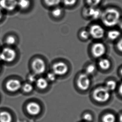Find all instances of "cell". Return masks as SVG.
<instances>
[{
    "label": "cell",
    "mask_w": 122,
    "mask_h": 122,
    "mask_svg": "<svg viewBox=\"0 0 122 122\" xmlns=\"http://www.w3.org/2000/svg\"><path fill=\"white\" fill-rule=\"evenodd\" d=\"M115 121L116 117L113 114H106L102 117L103 122H115Z\"/></svg>",
    "instance_id": "d6986e66"
},
{
    "label": "cell",
    "mask_w": 122,
    "mask_h": 122,
    "mask_svg": "<svg viewBox=\"0 0 122 122\" xmlns=\"http://www.w3.org/2000/svg\"><path fill=\"white\" fill-rule=\"evenodd\" d=\"M80 35L81 37L84 39H88V38L90 36L89 30H83L81 31L80 34Z\"/></svg>",
    "instance_id": "484cf974"
},
{
    "label": "cell",
    "mask_w": 122,
    "mask_h": 122,
    "mask_svg": "<svg viewBox=\"0 0 122 122\" xmlns=\"http://www.w3.org/2000/svg\"><path fill=\"white\" fill-rule=\"evenodd\" d=\"M102 0H86V2L91 7H96L101 3Z\"/></svg>",
    "instance_id": "cb8c5ba5"
},
{
    "label": "cell",
    "mask_w": 122,
    "mask_h": 122,
    "mask_svg": "<svg viewBox=\"0 0 122 122\" xmlns=\"http://www.w3.org/2000/svg\"><path fill=\"white\" fill-rule=\"evenodd\" d=\"M120 74H121V75L122 76V69L121 70V71H120Z\"/></svg>",
    "instance_id": "d590c367"
},
{
    "label": "cell",
    "mask_w": 122,
    "mask_h": 122,
    "mask_svg": "<svg viewBox=\"0 0 122 122\" xmlns=\"http://www.w3.org/2000/svg\"><path fill=\"white\" fill-rule=\"evenodd\" d=\"M16 56V51L11 48H5L0 52V60L6 62H12Z\"/></svg>",
    "instance_id": "3957f363"
},
{
    "label": "cell",
    "mask_w": 122,
    "mask_h": 122,
    "mask_svg": "<svg viewBox=\"0 0 122 122\" xmlns=\"http://www.w3.org/2000/svg\"><path fill=\"white\" fill-rule=\"evenodd\" d=\"M82 119L86 122H92L93 120V117L91 114L86 113L83 115Z\"/></svg>",
    "instance_id": "d4e9b609"
},
{
    "label": "cell",
    "mask_w": 122,
    "mask_h": 122,
    "mask_svg": "<svg viewBox=\"0 0 122 122\" xmlns=\"http://www.w3.org/2000/svg\"><path fill=\"white\" fill-rule=\"evenodd\" d=\"M105 88L109 91H113L116 89L117 87V83L114 80H109L105 84Z\"/></svg>",
    "instance_id": "ac0fdd59"
},
{
    "label": "cell",
    "mask_w": 122,
    "mask_h": 122,
    "mask_svg": "<svg viewBox=\"0 0 122 122\" xmlns=\"http://www.w3.org/2000/svg\"><path fill=\"white\" fill-rule=\"evenodd\" d=\"M30 80H31V81H34V80H35V78H34V76H30Z\"/></svg>",
    "instance_id": "836d02e7"
},
{
    "label": "cell",
    "mask_w": 122,
    "mask_h": 122,
    "mask_svg": "<svg viewBox=\"0 0 122 122\" xmlns=\"http://www.w3.org/2000/svg\"><path fill=\"white\" fill-rule=\"evenodd\" d=\"M62 13V10L61 8H59V7L55 8L54 9H53L51 12V14H52L53 16L55 18L60 17Z\"/></svg>",
    "instance_id": "44dd1931"
},
{
    "label": "cell",
    "mask_w": 122,
    "mask_h": 122,
    "mask_svg": "<svg viewBox=\"0 0 122 122\" xmlns=\"http://www.w3.org/2000/svg\"><path fill=\"white\" fill-rule=\"evenodd\" d=\"M96 66L94 65L91 64L89 65L88 66L86 67V69L85 70V73L89 76L90 75H92L96 70Z\"/></svg>",
    "instance_id": "7402d4cb"
},
{
    "label": "cell",
    "mask_w": 122,
    "mask_h": 122,
    "mask_svg": "<svg viewBox=\"0 0 122 122\" xmlns=\"http://www.w3.org/2000/svg\"><path fill=\"white\" fill-rule=\"evenodd\" d=\"M119 92H120V95H122V84H121V85H120V86L119 87Z\"/></svg>",
    "instance_id": "1f68e13d"
},
{
    "label": "cell",
    "mask_w": 122,
    "mask_h": 122,
    "mask_svg": "<svg viewBox=\"0 0 122 122\" xmlns=\"http://www.w3.org/2000/svg\"><path fill=\"white\" fill-rule=\"evenodd\" d=\"M32 66L34 72L38 75L44 73L46 66L44 61L40 58H36L33 61Z\"/></svg>",
    "instance_id": "ba28073f"
},
{
    "label": "cell",
    "mask_w": 122,
    "mask_h": 122,
    "mask_svg": "<svg viewBox=\"0 0 122 122\" xmlns=\"http://www.w3.org/2000/svg\"><path fill=\"white\" fill-rule=\"evenodd\" d=\"M90 35L95 39H100L103 37L105 31L101 25L94 24L92 25L89 30Z\"/></svg>",
    "instance_id": "277c9868"
},
{
    "label": "cell",
    "mask_w": 122,
    "mask_h": 122,
    "mask_svg": "<svg viewBox=\"0 0 122 122\" xmlns=\"http://www.w3.org/2000/svg\"><path fill=\"white\" fill-rule=\"evenodd\" d=\"M99 66L101 69L103 70H108L111 66L110 61L106 58H102L99 61Z\"/></svg>",
    "instance_id": "4fadbf2b"
},
{
    "label": "cell",
    "mask_w": 122,
    "mask_h": 122,
    "mask_svg": "<svg viewBox=\"0 0 122 122\" xmlns=\"http://www.w3.org/2000/svg\"><path fill=\"white\" fill-rule=\"evenodd\" d=\"M16 39L14 36L9 35L5 39V43L9 46H13L15 44Z\"/></svg>",
    "instance_id": "603a6c76"
},
{
    "label": "cell",
    "mask_w": 122,
    "mask_h": 122,
    "mask_svg": "<svg viewBox=\"0 0 122 122\" xmlns=\"http://www.w3.org/2000/svg\"><path fill=\"white\" fill-rule=\"evenodd\" d=\"M90 85L91 80L89 76L85 73L80 75L77 80V85L79 89L82 90H86L89 88Z\"/></svg>",
    "instance_id": "5b68a950"
},
{
    "label": "cell",
    "mask_w": 122,
    "mask_h": 122,
    "mask_svg": "<svg viewBox=\"0 0 122 122\" xmlns=\"http://www.w3.org/2000/svg\"><path fill=\"white\" fill-rule=\"evenodd\" d=\"M102 12L100 9L96 7L90 6L88 8L85 9L84 14L87 17H90L93 19H97L100 18Z\"/></svg>",
    "instance_id": "30bf717a"
},
{
    "label": "cell",
    "mask_w": 122,
    "mask_h": 122,
    "mask_svg": "<svg viewBox=\"0 0 122 122\" xmlns=\"http://www.w3.org/2000/svg\"><path fill=\"white\" fill-rule=\"evenodd\" d=\"M36 85L38 88L44 90L47 88L48 85L47 80L45 78H40L39 79L36 81Z\"/></svg>",
    "instance_id": "2e32d148"
},
{
    "label": "cell",
    "mask_w": 122,
    "mask_h": 122,
    "mask_svg": "<svg viewBox=\"0 0 122 122\" xmlns=\"http://www.w3.org/2000/svg\"><path fill=\"white\" fill-rule=\"evenodd\" d=\"M119 120L120 122H122V114H121L119 117Z\"/></svg>",
    "instance_id": "e575fe53"
},
{
    "label": "cell",
    "mask_w": 122,
    "mask_h": 122,
    "mask_svg": "<svg viewBox=\"0 0 122 122\" xmlns=\"http://www.w3.org/2000/svg\"><path fill=\"white\" fill-rule=\"evenodd\" d=\"M18 7V0H0V7L3 10L12 11Z\"/></svg>",
    "instance_id": "9c48e42d"
},
{
    "label": "cell",
    "mask_w": 122,
    "mask_h": 122,
    "mask_svg": "<svg viewBox=\"0 0 122 122\" xmlns=\"http://www.w3.org/2000/svg\"><path fill=\"white\" fill-rule=\"evenodd\" d=\"M121 35L120 31L117 30H112L109 31L107 33V37L111 40H115L117 39Z\"/></svg>",
    "instance_id": "9a60e30c"
},
{
    "label": "cell",
    "mask_w": 122,
    "mask_h": 122,
    "mask_svg": "<svg viewBox=\"0 0 122 122\" xmlns=\"http://www.w3.org/2000/svg\"><path fill=\"white\" fill-rule=\"evenodd\" d=\"M106 49L105 45L102 43H95L92 48V52L95 57L100 58L105 54Z\"/></svg>",
    "instance_id": "8992f818"
},
{
    "label": "cell",
    "mask_w": 122,
    "mask_h": 122,
    "mask_svg": "<svg viewBox=\"0 0 122 122\" xmlns=\"http://www.w3.org/2000/svg\"><path fill=\"white\" fill-rule=\"evenodd\" d=\"M46 5L49 7H55L59 5L61 0H44Z\"/></svg>",
    "instance_id": "ffe728a7"
},
{
    "label": "cell",
    "mask_w": 122,
    "mask_h": 122,
    "mask_svg": "<svg viewBox=\"0 0 122 122\" xmlns=\"http://www.w3.org/2000/svg\"><path fill=\"white\" fill-rule=\"evenodd\" d=\"M52 69L53 73L56 75L62 76L68 72V67L66 63L60 61L54 64Z\"/></svg>",
    "instance_id": "52a82bcc"
},
{
    "label": "cell",
    "mask_w": 122,
    "mask_h": 122,
    "mask_svg": "<svg viewBox=\"0 0 122 122\" xmlns=\"http://www.w3.org/2000/svg\"><path fill=\"white\" fill-rule=\"evenodd\" d=\"M117 49L120 51L122 52V38L120 39L117 44Z\"/></svg>",
    "instance_id": "f546056e"
},
{
    "label": "cell",
    "mask_w": 122,
    "mask_h": 122,
    "mask_svg": "<svg viewBox=\"0 0 122 122\" xmlns=\"http://www.w3.org/2000/svg\"><path fill=\"white\" fill-rule=\"evenodd\" d=\"M121 14L117 9L110 8L102 12L100 18L104 25L107 27L115 26L120 22Z\"/></svg>",
    "instance_id": "6da1fadb"
},
{
    "label": "cell",
    "mask_w": 122,
    "mask_h": 122,
    "mask_svg": "<svg viewBox=\"0 0 122 122\" xmlns=\"http://www.w3.org/2000/svg\"><path fill=\"white\" fill-rule=\"evenodd\" d=\"M11 115L8 112L4 111L0 113V122H11Z\"/></svg>",
    "instance_id": "5bb4252c"
},
{
    "label": "cell",
    "mask_w": 122,
    "mask_h": 122,
    "mask_svg": "<svg viewBox=\"0 0 122 122\" xmlns=\"http://www.w3.org/2000/svg\"><path fill=\"white\" fill-rule=\"evenodd\" d=\"M23 89L24 91L25 92H30L32 91L33 90V86L30 84L27 83L24 85V86L23 87Z\"/></svg>",
    "instance_id": "4316f807"
},
{
    "label": "cell",
    "mask_w": 122,
    "mask_h": 122,
    "mask_svg": "<svg viewBox=\"0 0 122 122\" xmlns=\"http://www.w3.org/2000/svg\"><path fill=\"white\" fill-rule=\"evenodd\" d=\"M110 92L108 90L104 87H99L93 92V96L95 100L100 103L108 101L110 98Z\"/></svg>",
    "instance_id": "7a4b0ae2"
},
{
    "label": "cell",
    "mask_w": 122,
    "mask_h": 122,
    "mask_svg": "<svg viewBox=\"0 0 122 122\" xmlns=\"http://www.w3.org/2000/svg\"><path fill=\"white\" fill-rule=\"evenodd\" d=\"M63 4L67 6H71L76 4L77 0H63Z\"/></svg>",
    "instance_id": "83f0119b"
},
{
    "label": "cell",
    "mask_w": 122,
    "mask_h": 122,
    "mask_svg": "<svg viewBox=\"0 0 122 122\" xmlns=\"http://www.w3.org/2000/svg\"><path fill=\"white\" fill-rule=\"evenodd\" d=\"M3 17V12L2 9L0 7V20L2 19Z\"/></svg>",
    "instance_id": "4dcf8cb0"
},
{
    "label": "cell",
    "mask_w": 122,
    "mask_h": 122,
    "mask_svg": "<svg viewBox=\"0 0 122 122\" xmlns=\"http://www.w3.org/2000/svg\"><path fill=\"white\" fill-rule=\"evenodd\" d=\"M21 86L20 81L19 80L12 79L9 80L6 84L7 90L11 92H15L19 90Z\"/></svg>",
    "instance_id": "8fae6325"
},
{
    "label": "cell",
    "mask_w": 122,
    "mask_h": 122,
    "mask_svg": "<svg viewBox=\"0 0 122 122\" xmlns=\"http://www.w3.org/2000/svg\"><path fill=\"white\" fill-rule=\"evenodd\" d=\"M118 25L120 28L122 30V20L121 21H120V22H119V23L118 24Z\"/></svg>",
    "instance_id": "d6a6232c"
},
{
    "label": "cell",
    "mask_w": 122,
    "mask_h": 122,
    "mask_svg": "<svg viewBox=\"0 0 122 122\" xmlns=\"http://www.w3.org/2000/svg\"><path fill=\"white\" fill-rule=\"evenodd\" d=\"M47 77L48 79L50 81H54L56 79V75H55L53 72L48 73Z\"/></svg>",
    "instance_id": "f1b7e54d"
},
{
    "label": "cell",
    "mask_w": 122,
    "mask_h": 122,
    "mask_svg": "<svg viewBox=\"0 0 122 122\" xmlns=\"http://www.w3.org/2000/svg\"><path fill=\"white\" fill-rule=\"evenodd\" d=\"M30 0H18V6L22 9L29 8L30 5Z\"/></svg>",
    "instance_id": "e0dca14e"
},
{
    "label": "cell",
    "mask_w": 122,
    "mask_h": 122,
    "mask_svg": "<svg viewBox=\"0 0 122 122\" xmlns=\"http://www.w3.org/2000/svg\"><path fill=\"white\" fill-rule=\"evenodd\" d=\"M41 109L40 106L35 102L29 103L26 106L27 112L30 115H38L40 112Z\"/></svg>",
    "instance_id": "7c38bea8"
}]
</instances>
